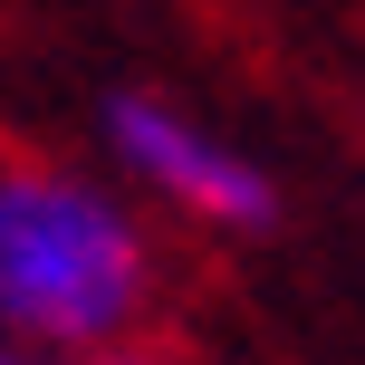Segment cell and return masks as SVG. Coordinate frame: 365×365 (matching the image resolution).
Segmentation results:
<instances>
[{
	"label": "cell",
	"mask_w": 365,
	"mask_h": 365,
	"mask_svg": "<svg viewBox=\"0 0 365 365\" xmlns=\"http://www.w3.org/2000/svg\"><path fill=\"white\" fill-rule=\"evenodd\" d=\"M154 317V250L106 182L0 145V336L106 356Z\"/></svg>",
	"instance_id": "1"
},
{
	"label": "cell",
	"mask_w": 365,
	"mask_h": 365,
	"mask_svg": "<svg viewBox=\"0 0 365 365\" xmlns=\"http://www.w3.org/2000/svg\"><path fill=\"white\" fill-rule=\"evenodd\" d=\"M106 145L125 154L135 182H154L173 212L212 221V231H269L279 221V182L250 154H231L221 135H202L192 115L154 106V96H115L106 106Z\"/></svg>",
	"instance_id": "2"
},
{
	"label": "cell",
	"mask_w": 365,
	"mask_h": 365,
	"mask_svg": "<svg viewBox=\"0 0 365 365\" xmlns=\"http://www.w3.org/2000/svg\"><path fill=\"white\" fill-rule=\"evenodd\" d=\"M87 365H173L164 346H135V336H125V346H106V356H87Z\"/></svg>",
	"instance_id": "3"
},
{
	"label": "cell",
	"mask_w": 365,
	"mask_h": 365,
	"mask_svg": "<svg viewBox=\"0 0 365 365\" xmlns=\"http://www.w3.org/2000/svg\"><path fill=\"white\" fill-rule=\"evenodd\" d=\"M0 365H48V356H19V346H0Z\"/></svg>",
	"instance_id": "4"
}]
</instances>
